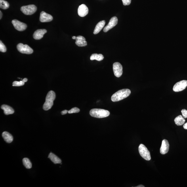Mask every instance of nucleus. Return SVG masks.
<instances>
[{"label":"nucleus","mask_w":187,"mask_h":187,"mask_svg":"<svg viewBox=\"0 0 187 187\" xmlns=\"http://www.w3.org/2000/svg\"><path fill=\"white\" fill-rule=\"evenodd\" d=\"M76 37H75V36H73V37H72V39H73L76 40Z\"/></svg>","instance_id":"34"},{"label":"nucleus","mask_w":187,"mask_h":187,"mask_svg":"<svg viewBox=\"0 0 187 187\" xmlns=\"http://www.w3.org/2000/svg\"><path fill=\"white\" fill-rule=\"evenodd\" d=\"M113 70L114 75L117 77H120L122 74V66L118 62L114 63L113 65Z\"/></svg>","instance_id":"8"},{"label":"nucleus","mask_w":187,"mask_h":187,"mask_svg":"<svg viewBox=\"0 0 187 187\" xmlns=\"http://www.w3.org/2000/svg\"><path fill=\"white\" fill-rule=\"evenodd\" d=\"M118 23V19L116 16L113 17L111 19L108 24L103 29V31L106 32L116 26Z\"/></svg>","instance_id":"10"},{"label":"nucleus","mask_w":187,"mask_h":187,"mask_svg":"<svg viewBox=\"0 0 187 187\" xmlns=\"http://www.w3.org/2000/svg\"><path fill=\"white\" fill-rule=\"evenodd\" d=\"M68 112V111L67 110H65L61 112V114L62 115H65L67 114Z\"/></svg>","instance_id":"29"},{"label":"nucleus","mask_w":187,"mask_h":187,"mask_svg":"<svg viewBox=\"0 0 187 187\" xmlns=\"http://www.w3.org/2000/svg\"><path fill=\"white\" fill-rule=\"evenodd\" d=\"M17 48L21 53L23 54H31L33 53V50L29 45L20 43L17 46Z\"/></svg>","instance_id":"6"},{"label":"nucleus","mask_w":187,"mask_h":187,"mask_svg":"<svg viewBox=\"0 0 187 187\" xmlns=\"http://www.w3.org/2000/svg\"><path fill=\"white\" fill-rule=\"evenodd\" d=\"M23 80L24 81V82H26L27 81H28V79H27L26 78H24V79H23Z\"/></svg>","instance_id":"31"},{"label":"nucleus","mask_w":187,"mask_h":187,"mask_svg":"<svg viewBox=\"0 0 187 187\" xmlns=\"http://www.w3.org/2000/svg\"><path fill=\"white\" fill-rule=\"evenodd\" d=\"M56 98V94L53 91L48 92L45 98V102L43 106V109L45 111L50 110L54 104V101Z\"/></svg>","instance_id":"2"},{"label":"nucleus","mask_w":187,"mask_h":187,"mask_svg":"<svg viewBox=\"0 0 187 187\" xmlns=\"http://www.w3.org/2000/svg\"><path fill=\"white\" fill-rule=\"evenodd\" d=\"M181 113L183 117L184 118H187V110L186 109H183L181 111Z\"/></svg>","instance_id":"28"},{"label":"nucleus","mask_w":187,"mask_h":187,"mask_svg":"<svg viewBox=\"0 0 187 187\" xmlns=\"http://www.w3.org/2000/svg\"><path fill=\"white\" fill-rule=\"evenodd\" d=\"M23 164L27 169H30L32 167L31 162L28 158H25L23 159Z\"/></svg>","instance_id":"22"},{"label":"nucleus","mask_w":187,"mask_h":187,"mask_svg":"<svg viewBox=\"0 0 187 187\" xmlns=\"http://www.w3.org/2000/svg\"><path fill=\"white\" fill-rule=\"evenodd\" d=\"M185 119L184 117L181 115H180L179 116L176 117L175 119H174V122L176 125L178 126L182 125L184 124L185 122Z\"/></svg>","instance_id":"20"},{"label":"nucleus","mask_w":187,"mask_h":187,"mask_svg":"<svg viewBox=\"0 0 187 187\" xmlns=\"http://www.w3.org/2000/svg\"><path fill=\"white\" fill-rule=\"evenodd\" d=\"M47 32V31L45 29H38L33 34L34 39L36 40L41 39L43 37L44 34Z\"/></svg>","instance_id":"14"},{"label":"nucleus","mask_w":187,"mask_h":187,"mask_svg":"<svg viewBox=\"0 0 187 187\" xmlns=\"http://www.w3.org/2000/svg\"><path fill=\"white\" fill-rule=\"evenodd\" d=\"M25 82L23 80L20 81H14L12 83V86L13 87H20L24 85Z\"/></svg>","instance_id":"24"},{"label":"nucleus","mask_w":187,"mask_h":187,"mask_svg":"<svg viewBox=\"0 0 187 187\" xmlns=\"http://www.w3.org/2000/svg\"><path fill=\"white\" fill-rule=\"evenodd\" d=\"M139 152L140 156L146 160H150L151 158L150 151L146 147L142 144H140L139 147Z\"/></svg>","instance_id":"4"},{"label":"nucleus","mask_w":187,"mask_h":187,"mask_svg":"<svg viewBox=\"0 0 187 187\" xmlns=\"http://www.w3.org/2000/svg\"><path fill=\"white\" fill-rule=\"evenodd\" d=\"M2 137L4 140L8 143H10L13 141V138L11 134L8 132L5 131L3 132L2 134Z\"/></svg>","instance_id":"18"},{"label":"nucleus","mask_w":187,"mask_h":187,"mask_svg":"<svg viewBox=\"0 0 187 187\" xmlns=\"http://www.w3.org/2000/svg\"><path fill=\"white\" fill-rule=\"evenodd\" d=\"M80 112L79 109L75 107L72 109H71L70 110L68 111V113L69 114H72L73 113H77Z\"/></svg>","instance_id":"26"},{"label":"nucleus","mask_w":187,"mask_h":187,"mask_svg":"<svg viewBox=\"0 0 187 187\" xmlns=\"http://www.w3.org/2000/svg\"><path fill=\"white\" fill-rule=\"evenodd\" d=\"M21 11L26 15H31L34 14L37 10V7L34 5L23 6L21 8Z\"/></svg>","instance_id":"5"},{"label":"nucleus","mask_w":187,"mask_h":187,"mask_svg":"<svg viewBox=\"0 0 187 187\" xmlns=\"http://www.w3.org/2000/svg\"><path fill=\"white\" fill-rule=\"evenodd\" d=\"M145 186H143V185H140L139 186H136V187H144Z\"/></svg>","instance_id":"32"},{"label":"nucleus","mask_w":187,"mask_h":187,"mask_svg":"<svg viewBox=\"0 0 187 187\" xmlns=\"http://www.w3.org/2000/svg\"><path fill=\"white\" fill-rule=\"evenodd\" d=\"M104 58L103 56L101 54H92L90 57V59L91 60H96L98 61H101Z\"/></svg>","instance_id":"21"},{"label":"nucleus","mask_w":187,"mask_h":187,"mask_svg":"<svg viewBox=\"0 0 187 187\" xmlns=\"http://www.w3.org/2000/svg\"><path fill=\"white\" fill-rule=\"evenodd\" d=\"M48 158L51 160L52 162L55 164H60L62 163V161L59 158L53 153H50Z\"/></svg>","instance_id":"19"},{"label":"nucleus","mask_w":187,"mask_h":187,"mask_svg":"<svg viewBox=\"0 0 187 187\" xmlns=\"http://www.w3.org/2000/svg\"><path fill=\"white\" fill-rule=\"evenodd\" d=\"M169 142L166 139H164L162 142L160 148V153L161 154L165 155L169 152Z\"/></svg>","instance_id":"13"},{"label":"nucleus","mask_w":187,"mask_h":187,"mask_svg":"<svg viewBox=\"0 0 187 187\" xmlns=\"http://www.w3.org/2000/svg\"><path fill=\"white\" fill-rule=\"evenodd\" d=\"M183 128L184 129L187 130V122L185 124L183 125Z\"/></svg>","instance_id":"30"},{"label":"nucleus","mask_w":187,"mask_h":187,"mask_svg":"<svg viewBox=\"0 0 187 187\" xmlns=\"http://www.w3.org/2000/svg\"><path fill=\"white\" fill-rule=\"evenodd\" d=\"M105 24H106V21H105L103 20L101 21L97 24L96 26L95 29L94 31V34H97L100 32V31L102 30V29L104 28Z\"/></svg>","instance_id":"17"},{"label":"nucleus","mask_w":187,"mask_h":187,"mask_svg":"<svg viewBox=\"0 0 187 187\" xmlns=\"http://www.w3.org/2000/svg\"><path fill=\"white\" fill-rule=\"evenodd\" d=\"M123 5L125 6L129 5L131 3V0H122Z\"/></svg>","instance_id":"27"},{"label":"nucleus","mask_w":187,"mask_h":187,"mask_svg":"<svg viewBox=\"0 0 187 187\" xmlns=\"http://www.w3.org/2000/svg\"><path fill=\"white\" fill-rule=\"evenodd\" d=\"M0 13H1V17H0V19H1V18H2V13L1 11H0Z\"/></svg>","instance_id":"33"},{"label":"nucleus","mask_w":187,"mask_h":187,"mask_svg":"<svg viewBox=\"0 0 187 187\" xmlns=\"http://www.w3.org/2000/svg\"><path fill=\"white\" fill-rule=\"evenodd\" d=\"M187 87V81L183 80L176 83L174 86L173 90L175 92H179L183 91Z\"/></svg>","instance_id":"7"},{"label":"nucleus","mask_w":187,"mask_h":187,"mask_svg":"<svg viewBox=\"0 0 187 187\" xmlns=\"http://www.w3.org/2000/svg\"><path fill=\"white\" fill-rule=\"evenodd\" d=\"M53 20V17L50 15L43 11L40 15V20L42 22H48L51 21Z\"/></svg>","instance_id":"11"},{"label":"nucleus","mask_w":187,"mask_h":187,"mask_svg":"<svg viewBox=\"0 0 187 187\" xmlns=\"http://www.w3.org/2000/svg\"><path fill=\"white\" fill-rule=\"evenodd\" d=\"M131 92L129 89H124L119 90L111 97V100L113 102L119 101L129 96Z\"/></svg>","instance_id":"1"},{"label":"nucleus","mask_w":187,"mask_h":187,"mask_svg":"<svg viewBox=\"0 0 187 187\" xmlns=\"http://www.w3.org/2000/svg\"><path fill=\"white\" fill-rule=\"evenodd\" d=\"M1 108L4 110V114L6 115L12 114L14 112L13 109L7 105H2Z\"/></svg>","instance_id":"16"},{"label":"nucleus","mask_w":187,"mask_h":187,"mask_svg":"<svg viewBox=\"0 0 187 187\" xmlns=\"http://www.w3.org/2000/svg\"><path fill=\"white\" fill-rule=\"evenodd\" d=\"M78 13L80 16L83 17L89 13V9L85 4H81L79 6L78 10Z\"/></svg>","instance_id":"12"},{"label":"nucleus","mask_w":187,"mask_h":187,"mask_svg":"<svg viewBox=\"0 0 187 187\" xmlns=\"http://www.w3.org/2000/svg\"><path fill=\"white\" fill-rule=\"evenodd\" d=\"M89 114L92 117L102 118L108 117L110 113L108 111L104 109H94L90 111Z\"/></svg>","instance_id":"3"},{"label":"nucleus","mask_w":187,"mask_h":187,"mask_svg":"<svg viewBox=\"0 0 187 187\" xmlns=\"http://www.w3.org/2000/svg\"><path fill=\"white\" fill-rule=\"evenodd\" d=\"M12 23L13 24L15 28L20 31L25 30L27 28V25L24 23L21 22L18 20H14L12 21Z\"/></svg>","instance_id":"9"},{"label":"nucleus","mask_w":187,"mask_h":187,"mask_svg":"<svg viewBox=\"0 0 187 187\" xmlns=\"http://www.w3.org/2000/svg\"><path fill=\"white\" fill-rule=\"evenodd\" d=\"M10 5L8 2L4 0H0V8L2 9L6 10L9 7Z\"/></svg>","instance_id":"23"},{"label":"nucleus","mask_w":187,"mask_h":187,"mask_svg":"<svg viewBox=\"0 0 187 187\" xmlns=\"http://www.w3.org/2000/svg\"><path fill=\"white\" fill-rule=\"evenodd\" d=\"M76 44L78 47H85L87 45V42L85 38L82 36H78L76 39Z\"/></svg>","instance_id":"15"},{"label":"nucleus","mask_w":187,"mask_h":187,"mask_svg":"<svg viewBox=\"0 0 187 187\" xmlns=\"http://www.w3.org/2000/svg\"><path fill=\"white\" fill-rule=\"evenodd\" d=\"M6 48L5 45L2 43L1 41H0V51L3 52H5L6 51Z\"/></svg>","instance_id":"25"}]
</instances>
